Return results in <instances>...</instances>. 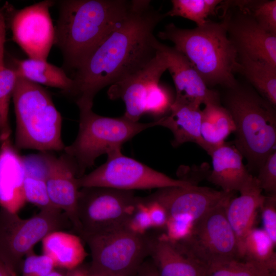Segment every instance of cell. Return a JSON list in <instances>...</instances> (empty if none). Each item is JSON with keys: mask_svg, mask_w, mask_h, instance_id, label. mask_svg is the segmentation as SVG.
Instances as JSON below:
<instances>
[{"mask_svg": "<svg viewBox=\"0 0 276 276\" xmlns=\"http://www.w3.org/2000/svg\"><path fill=\"white\" fill-rule=\"evenodd\" d=\"M165 17L150 1L133 0L126 15L75 71L67 96L77 106L93 105L100 90L147 65L156 53L154 30Z\"/></svg>", "mask_w": 276, "mask_h": 276, "instance_id": "cell-1", "label": "cell"}, {"mask_svg": "<svg viewBox=\"0 0 276 276\" xmlns=\"http://www.w3.org/2000/svg\"><path fill=\"white\" fill-rule=\"evenodd\" d=\"M132 1L64 0L55 26L65 64L77 70L130 10Z\"/></svg>", "mask_w": 276, "mask_h": 276, "instance_id": "cell-2", "label": "cell"}, {"mask_svg": "<svg viewBox=\"0 0 276 276\" xmlns=\"http://www.w3.org/2000/svg\"><path fill=\"white\" fill-rule=\"evenodd\" d=\"M224 16L221 22L208 19L203 25L192 29L170 23L157 36L173 43L208 86L220 85L230 89L237 84L234 74L239 72L240 64L238 52L228 38Z\"/></svg>", "mask_w": 276, "mask_h": 276, "instance_id": "cell-3", "label": "cell"}, {"mask_svg": "<svg viewBox=\"0 0 276 276\" xmlns=\"http://www.w3.org/2000/svg\"><path fill=\"white\" fill-rule=\"evenodd\" d=\"M12 100L16 118L14 144L18 150H63L62 117L46 89L17 76Z\"/></svg>", "mask_w": 276, "mask_h": 276, "instance_id": "cell-4", "label": "cell"}, {"mask_svg": "<svg viewBox=\"0 0 276 276\" xmlns=\"http://www.w3.org/2000/svg\"><path fill=\"white\" fill-rule=\"evenodd\" d=\"M225 104L236 126V147L250 167L259 169L275 150V107L253 89L238 84L230 88Z\"/></svg>", "mask_w": 276, "mask_h": 276, "instance_id": "cell-5", "label": "cell"}, {"mask_svg": "<svg viewBox=\"0 0 276 276\" xmlns=\"http://www.w3.org/2000/svg\"><path fill=\"white\" fill-rule=\"evenodd\" d=\"M78 107V134L74 141L65 146L63 151L75 164L78 178L94 165L100 155L121 149L124 143L141 132L159 126L158 119L149 123L135 122L123 116L110 118L99 115L93 111L91 105Z\"/></svg>", "mask_w": 276, "mask_h": 276, "instance_id": "cell-6", "label": "cell"}, {"mask_svg": "<svg viewBox=\"0 0 276 276\" xmlns=\"http://www.w3.org/2000/svg\"><path fill=\"white\" fill-rule=\"evenodd\" d=\"M72 226L60 210H40L23 219L0 207V260L17 276L25 257L49 234Z\"/></svg>", "mask_w": 276, "mask_h": 276, "instance_id": "cell-7", "label": "cell"}, {"mask_svg": "<svg viewBox=\"0 0 276 276\" xmlns=\"http://www.w3.org/2000/svg\"><path fill=\"white\" fill-rule=\"evenodd\" d=\"M82 239L90 251V273L132 276L149 256V236L135 233L126 227Z\"/></svg>", "mask_w": 276, "mask_h": 276, "instance_id": "cell-8", "label": "cell"}, {"mask_svg": "<svg viewBox=\"0 0 276 276\" xmlns=\"http://www.w3.org/2000/svg\"><path fill=\"white\" fill-rule=\"evenodd\" d=\"M139 197L134 191L106 187L80 189L77 215L82 237L126 227Z\"/></svg>", "mask_w": 276, "mask_h": 276, "instance_id": "cell-9", "label": "cell"}, {"mask_svg": "<svg viewBox=\"0 0 276 276\" xmlns=\"http://www.w3.org/2000/svg\"><path fill=\"white\" fill-rule=\"evenodd\" d=\"M77 181L80 189L97 187L132 191L195 185L190 180L172 178L154 170L124 155L121 149L108 154L104 164L78 178Z\"/></svg>", "mask_w": 276, "mask_h": 276, "instance_id": "cell-10", "label": "cell"}, {"mask_svg": "<svg viewBox=\"0 0 276 276\" xmlns=\"http://www.w3.org/2000/svg\"><path fill=\"white\" fill-rule=\"evenodd\" d=\"M229 201L216 206L196 221L190 236L176 242L207 267L240 260L236 237L226 216Z\"/></svg>", "mask_w": 276, "mask_h": 276, "instance_id": "cell-11", "label": "cell"}, {"mask_svg": "<svg viewBox=\"0 0 276 276\" xmlns=\"http://www.w3.org/2000/svg\"><path fill=\"white\" fill-rule=\"evenodd\" d=\"M54 2L43 1L20 10L7 5L3 7L13 41L28 58L47 60L54 44L55 27L50 13Z\"/></svg>", "mask_w": 276, "mask_h": 276, "instance_id": "cell-12", "label": "cell"}, {"mask_svg": "<svg viewBox=\"0 0 276 276\" xmlns=\"http://www.w3.org/2000/svg\"><path fill=\"white\" fill-rule=\"evenodd\" d=\"M233 193L195 185L158 189L145 198L161 204L168 218H183L195 222L214 208L230 200Z\"/></svg>", "mask_w": 276, "mask_h": 276, "instance_id": "cell-13", "label": "cell"}, {"mask_svg": "<svg viewBox=\"0 0 276 276\" xmlns=\"http://www.w3.org/2000/svg\"><path fill=\"white\" fill-rule=\"evenodd\" d=\"M40 153L50 200L66 215L73 228L80 235L81 228L77 215L80 188L76 166L64 153L60 156L51 152Z\"/></svg>", "mask_w": 276, "mask_h": 276, "instance_id": "cell-14", "label": "cell"}, {"mask_svg": "<svg viewBox=\"0 0 276 276\" xmlns=\"http://www.w3.org/2000/svg\"><path fill=\"white\" fill-rule=\"evenodd\" d=\"M156 50L163 56L176 89L174 101L205 105L219 103L218 93L209 88L188 59L174 47L162 43L156 38Z\"/></svg>", "mask_w": 276, "mask_h": 276, "instance_id": "cell-15", "label": "cell"}, {"mask_svg": "<svg viewBox=\"0 0 276 276\" xmlns=\"http://www.w3.org/2000/svg\"><path fill=\"white\" fill-rule=\"evenodd\" d=\"M166 70V60L156 51L155 57L147 65L111 85L107 91L108 96L110 100H122L125 105L123 116L131 121L139 122L145 113L146 101L150 88L159 82Z\"/></svg>", "mask_w": 276, "mask_h": 276, "instance_id": "cell-16", "label": "cell"}, {"mask_svg": "<svg viewBox=\"0 0 276 276\" xmlns=\"http://www.w3.org/2000/svg\"><path fill=\"white\" fill-rule=\"evenodd\" d=\"M227 34L238 55L266 61L276 66V35L261 28L249 15L239 11L224 15Z\"/></svg>", "mask_w": 276, "mask_h": 276, "instance_id": "cell-17", "label": "cell"}, {"mask_svg": "<svg viewBox=\"0 0 276 276\" xmlns=\"http://www.w3.org/2000/svg\"><path fill=\"white\" fill-rule=\"evenodd\" d=\"M25 168L11 137L0 142V207L17 213L26 203L24 194Z\"/></svg>", "mask_w": 276, "mask_h": 276, "instance_id": "cell-18", "label": "cell"}, {"mask_svg": "<svg viewBox=\"0 0 276 276\" xmlns=\"http://www.w3.org/2000/svg\"><path fill=\"white\" fill-rule=\"evenodd\" d=\"M149 256L159 276H206L207 267L164 233L149 236Z\"/></svg>", "mask_w": 276, "mask_h": 276, "instance_id": "cell-19", "label": "cell"}, {"mask_svg": "<svg viewBox=\"0 0 276 276\" xmlns=\"http://www.w3.org/2000/svg\"><path fill=\"white\" fill-rule=\"evenodd\" d=\"M212 170L208 180L227 193L240 192L251 179L243 164V156L235 146L225 143L215 147L209 154Z\"/></svg>", "mask_w": 276, "mask_h": 276, "instance_id": "cell-20", "label": "cell"}, {"mask_svg": "<svg viewBox=\"0 0 276 276\" xmlns=\"http://www.w3.org/2000/svg\"><path fill=\"white\" fill-rule=\"evenodd\" d=\"M239 192V196L233 197L227 203L225 213L236 237L239 259L241 260L245 239L255 227L257 214L264 195L254 176Z\"/></svg>", "mask_w": 276, "mask_h": 276, "instance_id": "cell-21", "label": "cell"}, {"mask_svg": "<svg viewBox=\"0 0 276 276\" xmlns=\"http://www.w3.org/2000/svg\"><path fill=\"white\" fill-rule=\"evenodd\" d=\"M200 106L173 102L169 112L158 120L159 126L169 129L173 133V146L185 143L197 144L207 152L210 150L203 141L200 131L202 110Z\"/></svg>", "mask_w": 276, "mask_h": 276, "instance_id": "cell-22", "label": "cell"}, {"mask_svg": "<svg viewBox=\"0 0 276 276\" xmlns=\"http://www.w3.org/2000/svg\"><path fill=\"white\" fill-rule=\"evenodd\" d=\"M43 254L56 268L68 271L82 265L87 256L81 238L63 230L47 235L41 241Z\"/></svg>", "mask_w": 276, "mask_h": 276, "instance_id": "cell-23", "label": "cell"}, {"mask_svg": "<svg viewBox=\"0 0 276 276\" xmlns=\"http://www.w3.org/2000/svg\"><path fill=\"white\" fill-rule=\"evenodd\" d=\"M17 76L37 84L60 89L67 95L72 90L74 80L61 68L49 63L47 60L28 58L18 60L13 59Z\"/></svg>", "mask_w": 276, "mask_h": 276, "instance_id": "cell-24", "label": "cell"}, {"mask_svg": "<svg viewBox=\"0 0 276 276\" xmlns=\"http://www.w3.org/2000/svg\"><path fill=\"white\" fill-rule=\"evenodd\" d=\"M22 159L25 172L24 194L26 202L35 205L40 210H60L49 197L41 153L22 155Z\"/></svg>", "mask_w": 276, "mask_h": 276, "instance_id": "cell-25", "label": "cell"}, {"mask_svg": "<svg viewBox=\"0 0 276 276\" xmlns=\"http://www.w3.org/2000/svg\"><path fill=\"white\" fill-rule=\"evenodd\" d=\"M7 20L3 8H0V139L11 134L9 106L16 83L17 75L6 63L5 43Z\"/></svg>", "mask_w": 276, "mask_h": 276, "instance_id": "cell-26", "label": "cell"}, {"mask_svg": "<svg viewBox=\"0 0 276 276\" xmlns=\"http://www.w3.org/2000/svg\"><path fill=\"white\" fill-rule=\"evenodd\" d=\"M234 121L227 109L219 103L205 105L202 110L200 131L202 137L211 153L216 147L225 143V140L235 132Z\"/></svg>", "mask_w": 276, "mask_h": 276, "instance_id": "cell-27", "label": "cell"}, {"mask_svg": "<svg viewBox=\"0 0 276 276\" xmlns=\"http://www.w3.org/2000/svg\"><path fill=\"white\" fill-rule=\"evenodd\" d=\"M240 68L257 92L274 107L276 105V66L262 60L238 55Z\"/></svg>", "mask_w": 276, "mask_h": 276, "instance_id": "cell-28", "label": "cell"}, {"mask_svg": "<svg viewBox=\"0 0 276 276\" xmlns=\"http://www.w3.org/2000/svg\"><path fill=\"white\" fill-rule=\"evenodd\" d=\"M275 246L262 228L254 227L245 239L241 260L276 272Z\"/></svg>", "mask_w": 276, "mask_h": 276, "instance_id": "cell-29", "label": "cell"}, {"mask_svg": "<svg viewBox=\"0 0 276 276\" xmlns=\"http://www.w3.org/2000/svg\"><path fill=\"white\" fill-rule=\"evenodd\" d=\"M233 6L251 17L263 30L276 35L275 0L224 1L226 9Z\"/></svg>", "mask_w": 276, "mask_h": 276, "instance_id": "cell-30", "label": "cell"}, {"mask_svg": "<svg viewBox=\"0 0 276 276\" xmlns=\"http://www.w3.org/2000/svg\"><path fill=\"white\" fill-rule=\"evenodd\" d=\"M222 1L172 0L171 9L166 16H180L194 21L197 27L203 25L208 17L215 14Z\"/></svg>", "mask_w": 276, "mask_h": 276, "instance_id": "cell-31", "label": "cell"}, {"mask_svg": "<svg viewBox=\"0 0 276 276\" xmlns=\"http://www.w3.org/2000/svg\"><path fill=\"white\" fill-rule=\"evenodd\" d=\"M206 276H276V272L243 260H234L208 267Z\"/></svg>", "mask_w": 276, "mask_h": 276, "instance_id": "cell-32", "label": "cell"}, {"mask_svg": "<svg viewBox=\"0 0 276 276\" xmlns=\"http://www.w3.org/2000/svg\"><path fill=\"white\" fill-rule=\"evenodd\" d=\"M174 100L169 90L157 83L151 87L148 94L145 113L161 118L169 112Z\"/></svg>", "mask_w": 276, "mask_h": 276, "instance_id": "cell-33", "label": "cell"}, {"mask_svg": "<svg viewBox=\"0 0 276 276\" xmlns=\"http://www.w3.org/2000/svg\"><path fill=\"white\" fill-rule=\"evenodd\" d=\"M56 269L52 260L47 255H38L34 251L24 259L20 271L21 276H47Z\"/></svg>", "mask_w": 276, "mask_h": 276, "instance_id": "cell-34", "label": "cell"}, {"mask_svg": "<svg viewBox=\"0 0 276 276\" xmlns=\"http://www.w3.org/2000/svg\"><path fill=\"white\" fill-rule=\"evenodd\" d=\"M260 188L268 195H276V151L269 154L256 176Z\"/></svg>", "mask_w": 276, "mask_h": 276, "instance_id": "cell-35", "label": "cell"}, {"mask_svg": "<svg viewBox=\"0 0 276 276\" xmlns=\"http://www.w3.org/2000/svg\"><path fill=\"white\" fill-rule=\"evenodd\" d=\"M259 210L263 229L276 244V195L264 196Z\"/></svg>", "mask_w": 276, "mask_h": 276, "instance_id": "cell-36", "label": "cell"}, {"mask_svg": "<svg viewBox=\"0 0 276 276\" xmlns=\"http://www.w3.org/2000/svg\"><path fill=\"white\" fill-rule=\"evenodd\" d=\"M194 222L179 217H169L163 233L167 238L174 242L182 241L191 234Z\"/></svg>", "mask_w": 276, "mask_h": 276, "instance_id": "cell-37", "label": "cell"}, {"mask_svg": "<svg viewBox=\"0 0 276 276\" xmlns=\"http://www.w3.org/2000/svg\"><path fill=\"white\" fill-rule=\"evenodd\" d=\"M126 228L140 235H146L152 228L151 222L146 205L139 197L134 212L130 217Z\"/></svg>", "mask_w": 276, "mask_h": 276, "instance_id": "cell-38", "label": "cell"}, {"mask_svg": "<svg viewBox=\"0 0 276 276\" xmlns=\"http://www.w3.org/2000/svg\"><path fill=\"white\" fill-rule=\"evenodd\" d=\"M142 199L147 207L152 228L164 229L168 219L165 208L156 201L148 200L145 197L142 198Z\"/></svg>", "mask_w": 276, "mask_h": 276, "instance_id": "cell-39", "label": "cell"}, {"mask_svg": "<svg viewBox=\"0 0 276 276\" xmlns=\"http://www.w3.org/2000/svg\"><path fill=\"white\" fill-rule=\"evenodd\" d=\"M139 276H159L154 264L142 265L139 269Z\"/></svg>", "mask_w": 276, "mask_h": 276, "instance_id": "cell-40", "label": "cell"}, {"mask_svg": "<svg viewBox=\"0 0 276 276\" xmlns=\"http://www.w3.org/2000/svg\"><path fill=\"white\" fill-rule=\"evenodd\" d=\"M67 276H90L88 268L82 265L72 270L66 271Z\"/></svg>", "mask_w": 276, "mask_h": 276, "instance_id": "cell-41", "label": "cell"}, {"mask_svg": "<svg viewBox=\"0 0 276 276\" xmlns=\"http://www.w3.org/2000/svg\"><path fill=\"white\" fill-rule=\"evenodd\" d=\"M0 276H14L7 266L0 260Z\"/></svg>", "mask_w": 276, "mask_h": 276, "instance_id": "cell-42", "label": "cell"}, {"mask_svg": "<svg viewBox=\"0 0 276 276\" xmlns=\"http://www.w3.org/2000/svg\"><path fill=\"white\" fill-rule=\"evenodd\" d=\"M66 270H56V268L53 271H52L47 276H67L66 275Z\"/></svg>", "mask_w": 276, "mask_h": 276, "instance_id": "cell-43", "label": "cell"}, {"mask_svg": "<svg viewBox=\"0 0 276 276\" xmlns=\"http://www.w3.org/2000/svg\"><path fill=\"white\" fill-rule=\"evenodd\" d=\"M89 273L90 276H125L120 274L111 273Z\"/></svg>", "mask_w": 276, "mask_h": 276, "instance_id": "cell-44", "label": "cell"}]
</instances>
